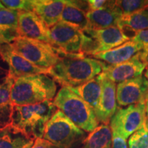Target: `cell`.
I'll return each instance as SVG.
<instances>
[{"label": "cell", "mask_w": 148, "mask_h": 148, "mask_svg": "<svg viewBox=\"0 0 148 148\" xmlns=\"http://www.w3.org/2000/svg\"><path fill=\"white\" fill-rule=\"evenodd\" d=\"M14 79L8 75L0 78V126L10 123L12 105L10 91Z\"/></svg>", "instance_id": "23"}, {"label": "cell", "mask_w": 148, "mask_h": 148, "mask_svg": "<svg viewBox=\"0 0 148 148\" xmlns=\"http://www.w3.org/2000/svg\"><path fill=\"white\" fill-rule=\"evenodd\" d=\"M87 17L90 29H104L112 26H117L123 14L116 4V1H109L106 7L101 10H89Z\"/></svg>", "instance_id": "15"}, {"label": "cell", "mask_w": 148, "mask_h": 148, "mask_svg": "<svg viewBox=\"0 0 148 148\" xmlns=\"http://www.w3.org/2000/svg\"><path fill=\"white\" fill-rule=\"evenodd\" d=\"M116 4L123 15H127L141 10L148 5V0H121L116 1Z\"/></svg>", "instance_id": "25"}, {"label": "cell", "mask_w": 148, "mask_h": 148, "mask_svg": "<svg viewBox=\"0 0 148 148\" xmlns=\"http://www.w3.org/2000/svg\"><path fill=\"white\" fill-rule=\"evenodd\" d=\"M131 40L139 46L140 56L143 60L148 62V29L136 32Z\"/></svg>", "instance_id": "27"}, {"label": "cell", "mask_w": 148, "mask_h": 148, "mask_svg": "<svg viewBox=\"0 0 148 148\" xmlns=\"http://www.w3.org/2000/svg\"><path fill=\"white\" fill-rule=\"evenodd\" d=\"M145 115V101L126 108H117L110 121L112 133L126 140L143 126Z\"/></svg>", "instance_id": "8"}, {"label": "cell", "mask_w": 148, "mask_h": 148, "mask_svg": "<svg viewBox=\"0 0 148 148\" xmlns=\"http://www.w3.org/2000/svg\"><path fill=\"white\" fill-rule=\"evenodd\" d=\"M112 148H127L125 139L114 133H112Z\"/></svg>", "instance_id": "30"}, {"label": "cell", "mask_w": 148, "mask_h": 148, "mask_svg": "<svg viewBox=\"0 0 148 148\" xmlns=\"http://www.w3.org/2000/svg\"><path fill=\"white\" fill-rule=\"evenodd\" d=\"M5 8V7L3 6V5H2V3H1V1H0V9H1V8Z\"/></svg>", "instance_id": "35"}, {"label": "cell", "mask_w": 148, "mask_h": 148, "mask_svg": "<svg viewBox=\"0 0 148 148\" xmlns=\"http://www.w3.org/2000/svg\"><path fill=\"white\" fill-rule=\"evenodd\" d=\"M8 71H6V70H5L3 68H2L1 66H0V78H1V77H5V75H8Z\"/></svg>", "instance_id": "33"}, {"label": "cell", "mask_w": 148, "mask_h": 148, "mask_svg": "<svg viewBox=\"0 0 148 148\" xmlns=\"http://www.w3.org/2000/svg\"><path fill=\"white\" fill-rule=\"evenodd\" d=\"M148 62L143 60L138 52L130 60L122 63L110 65L106 64L103 74L114 83H119L142 75Z\"/></svg>", "instance_id": "12"}, {"label": "cell", "mask_w": 148, "mask_h": 148, "mask_svg": "<svg viewBox=\"0 0 148 148\" xmlns=\"http://www.w3.org/2000/svg\"><path fill=\"white\" fill-rule=\"evenodd\" d=\"M1 3L5 8L10 10L18 12H32L31 0H2Z\"/></svg>", "instance_id": "28"}, {"label": "cell", "mask_w": 148, "mask_h": 148, "mask_svg": "<svg viewBox=\"0 0 148 148\" xmlns=\"http://www.w3.org/2000/svg\"><path fill=\"white\" fill-rule=\"evenodd\" d=\"M18 31L20 36L51 45L49 27L34 12H19Z\"/></svg>", "instance_id": "13"}, {"label": "cell", "mask_w": 148, "mask_h": 148, "mask_svg": "<svg viewBox=\"0 0 148 148\" xmlns=\"http://www.w3.org/2000/svg\"><path fill=\"white\" fill-rule=\"evenodd\" d=\"M129 148H148V130L143 126L132 134L128 140Z\"/></svg>", "instance_id": "26"}, {"label": "cell", "mask_w": 148, "mask_h": 148, "mask_svg": "<svg viewBox=\"0 0 148 148\" xmlns=\"http://www.w3.org/2000/svg\"><path fill=\"white\" fill-rule=\"evenodd\" d=\"M0 57L8 66L9 76L13 79L22 76L47 74L48 70L34 65L12 49L10 44L0 45Z\"/></svg>", "instance_id": "11"}, {"label": "cell", "mask_w": 148, "mask_h": 148, "mask_svg": "<svg viewBox=\"0 0 148 148\" xmlns=\"http://www.w3.org/2000/svg\"><path fill=\"white\" fill-rule=\"evenodd\" d=\"M51 45L59 52L83 54L86 35L77 27L60 21L49 27Z\"/></svg>", "instance_id": "9"}, {"label": "cell", "mask_w": 148, "mask_h": 148, "mask_svg": "<svg viewBox=\"0 0 148 148\" xmlns=\"http://www.w3.org/2000/svg\"><path fill=\"white\" fill-rule=\"evenodd\" d=\"M35 140L12 123L0 126V148H31Z\"/></svg>", "instance_id": "18"}, {"label": "cell", "mask_w": 148, "mask_h": 148, "mask_svg": "<svg viewBox=\"0 0 148 148\" xmlns=\"http://www.w3.org/2000/svg\"><path fill=\"white\" fill-rule=\"evenodd\" d=\"M145 112H146V115H145V123H144L143 126L145 127V129L148 130V97L146 99L145 101Z\"/></svg>", "instance_id": "32"}, {"label": "cell", "mask_w": 148, "mask_h": 148, "mask_svg": "<svg viewBox=\"0 0 148 148\" xmlns=\"http://www.w3.org/2000/svg\"><path fill=\"white\" fill-rule=\"evenodd\" d=\"M112 138L110 127L101 124L84 138L81 148H112Z\"/></svg>", "instance_id": "24"}, {"label": "cell", "mask_w": 148, "mask_h": 148, "mask_svg": "<svg viewBox=\"0 0 148 148\" xmlns=\"http://www.w3.org/2000/svg\"><path fill=\"white\" fill-rule=\"evenodd\" d=\"M140 51L139 46L132 40H130L118 47L98 53L91 57L110 65H114L130 60Z\"/></svg>", "instance_id": "19"}, {"label": "cell", "mask_w": 148, "mask_h": 148, "mask_svg": "<svg viewBox=\"0 0 148 148\" xmlns=\"http://www.w3.org/2000/svg\"><path fill=\"white\" fill-rule=\"evenodd\" d=\"M117 26L130 39L136 32L148 29V5L134 13L123 15Z\"/></svg>", "instance_id": "21"}, {"label": "cell", "mask_w": 148, "mask_h": 148, "mask_svg": "<svg viewBox=\"0 0 148 148\" xmlns=\"http://www.w3.org/2000/svg\"><path fill=\"white\" fill-rule=\"evenodd\" d=\"M101 75V93L97 108L94 112L98 122L108 125L117 109L116 84Z\"/></svg>", "instance_id": "14"}, {"label": "cell", "mask_w": 148, "mask_h": 148, "mask_svg": "<svg viewBox=\"0 0 148 148\" xmlns=\"http://www.w3.org/2000/svg\"><path fill=\"white\" fill-rule=\"evenodd\" d=\"M78 95L95 112L99 105L101 93V75L76 87H69Z\"/></svg>", "instance_id": "22"}, {"label": "cell", "mask_w": 148, "mask_h": 148, "mask_svg": "<svg viewBox=\"0 0 148 148\" xmlns=\"http://www.w3.org/2000/svg\"><path fill=\"white\" fill-rule=\"evenodd\" d=\"M18 13L5 8L0 9V45L10 44L20 36Z\"/></svg>", "instance_id": "20"}, {"label": "cell", "mask_w": 148, "mask_h": 148, "mask_svg": "<svg viewBox=\"0 0 148 148\" xmlns=\"http://www.w3.org/2000/svg\"><path fill=\"white\" fill-rule=\"evenodd\" d=\"M56 90V82L47 74L19 77L14 79L10 100L13 106H27L52 101Z\"/></svg>", "instance_id": "2"}, {"label": "cell", "mask_w": 148, "mask_h": 148, "mask_svg": "<svg viewBox=\"0 0 148 148\" xmlns=\"http://www.w3.org/2000/svg\"><path fill=\"white\" fill-rule=\"evenodd\" d=\"M86 34L83 54L90 56L110 50L131 40L118 26L104 29H88L83 32Z\"/></svg>", "instance_id": "7"}, {"label": "cell", "mask_w": 148, "mask_h": 148, "mask_svg": "<svg viewBox=\"0 0 148 148\" xmlns=\"http://www.w3.org/2000/svg\"><path fill=\"white\" fill-rule=\"evenodd\" d=\"M86 137L84 131L57 109L45 125L42 138L59 148H73Z\"/></svg>", "instance_id": "5"}, {"label": "cell", "mask_w": 148, "mask_h": 148, "mask_svg": "<svg viewBox=\"0 0 148 148\" xmlns=\"http://www.w3.org/2000/svg\"><path fill=\"white\" fill-rule=\"evenodd\" d=\"M87 1L89 10H101L106 7L109 3V1L104 0H88Z\"/></svg>", "instance_id": "29"}, {"label": "cell", "mask_w": 148, "mask_h": 148, "mask_svg": "<svg viewBox=\"0 0 148 148\" xmlns=\"http://www.w3.org/2000/svg\"><path fill=\"white\" fill-rule=\"evenodd\" d=\"M66 0H31L32 12L46 24L52 27L60 21Z\"/></svg>", "instance_id": "16"}, {"label": "cell", "mask_w": 148, "mask_h": 148, "mask_svg": "<svg viewBox=\"0 0 148 148\" xmlns=\"http://www.w3.org/2000/svg\"><path fill=\"white\" fill-rule=\"evenodd\" d=\"M106 64L84 54L60 52L58 62L48 69V75L64 87H76L103 72Z\"/></svg>", "instance_id": "1"}, {"label": "cell", "mask_w": 148, "mask_h": 148, "mask_svg": "<svg viewBox=\"0 0 148 148\" xmlns=\"http://www.w3.org/2000/svg\"><path fill=\"white\" fill-rule=\"evenodd\" d=\"M56 110L53 101L27 106H13L10 123L35 139L42 138L45 125Z\"/></svg>", "instance_id": "3"}, {"label": "cell", "mask_w": 148, "mask_h": 148, "mask_svg": "<svg viewBox=\"0 0 148 148\" xmlns=\"http://www.w3.org/2000/svg\"><path fill=\"white\" fill-rule=\"evenodd\" d=\"M53 103L79 128L91 132L99 124L92 109L69 87L62 86Z\"/></svg>", "instance_id": "4"}, {"label": "cell", "mask_w": 148, "mask_h": 148, "mask_svg": "<svg viewBox=\"0 0 148 148\" xmlns=\"http://www.w3.org/2000/svg\"><path fill=\"white\" fill-rule=\"evenodd\" d=\"M10 45L18 54L42 69H50L60 58V52L56 49L39 40L19 36Z\"/></svg>", "instance_id": "6"}, {"label": "cell", "mask_w": 148, "mask_h": 148, "mask_svg": "<svg viewBox=\"0 0 148 148\" xmlns=\"http://www.w3.org/2000/svg\"><path fill=\"white\" fill-rule=\"evenodd\" d=\"M145 77L147 79V80H148V64H147V67H146V71H145Z\"/></svg>", "instance_id": "34"}, {"label": "cell", "mask_w": 148, "mask_h": 148, "mask_svg": "<svg viewBox=\"0 0 148 148\" xmlns=\"http://www.w3.org/2000/svg\"><path fill=\"white\" fill-rule=\"evenodd\" d=\"M31 148H59L43 138H36Z\"/></svg>", "instance_id": "31"}, {"label": "cell", "mask_w": 148, "mask_h": 148, "mask_svg": "<svg viewBox=\"0 0 148 148\" xmlns=\"http://www.w3.org/2000/svg\"><path fill=\"white\" fill-rule=\"evenodd\" d=\"M89 11L87 1H67L62 11L60 21L77 27L82 32L90 29L87 17Z\"/></svg>", "instance_id": "17"}, {"label": "cell", "mask_w": 148, "mask_h": 148, "mask_svg": "<svg viewBox=\"0 0 148 148\" xmlns=\"http://www.w3.org/2000/svg\"><path fill=\"white\" fill-rule=\"evenodd\" d=\"M116 102L119 106H128L146 101L148 97V80L145 76L127 79L117 84Z\"/></svg>", "instance_id": "10"}]
</instances>
